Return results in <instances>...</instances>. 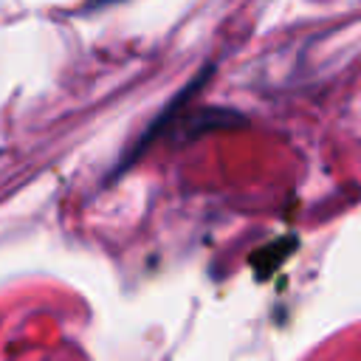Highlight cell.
<instances>
[{
    "mask_svg": "<svg viewBox=\"0 0 361 361\" xmlns=\"http://www.w3.org/2000/svg\"><path fill=\"white\" fill-rule=\"evenodd\" d=\"M110 3H118V0H90L87 8H99V6H110Z\"/></svg>",
    "mask_w": 361,
    "mask_h": 361,
    "instance_id": "6da1fadb",
    "label": "cell"
}]
</instances>
